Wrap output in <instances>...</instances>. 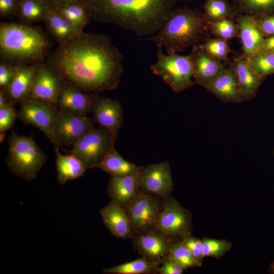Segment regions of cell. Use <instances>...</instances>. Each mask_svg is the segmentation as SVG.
<instances>
[{
    "instance_id": "obj_35",
    "label": "cell",
    "mask_w": 274,
    "mask_h": 274,
    "mask_svg": "<svg viewBox=\"0 0 274 274\" xmlns=\"http://www.w3.org/2000/svg\"><path fill=\"white\" fill-rule=\"evenodd\" d=\"M201 45L206 51L217 59L224 61L228 60L231 50L227 40L219 38L208 39Z\"/></svg>"
},
{
    "instance_id": "obj_21",
    "label": "cell",
    "mask_w": 274,
    "mask_h": 274,
    "mask_svg": "<svg viewBox=\"0 0 274 274\" xmlns=\"http://www.w3.org/2000/svg\"><path fill=\"white\" fill-rule=\"evenodd\" d=\"M100 214L105 225L114 235L121 238L130 235L131 221L120 204L112 201L100 210Z\"/></svg>"
},
{
    "instance_id": "obj_15",
    "label": "cell",
    "mask_w": 274,
    "mask_h": 274,
    "mask_svg": "<svg viewBox=\"0 0 274 274\" xmlns=\"http://www.w3.org/2000/svg\"><path fill=\"white\" fill-rule=\"evenodd\" d=\"M126 212L132 226L140 230L155 225L160 212L154 199L147 195L138 193L128 203Z\"/></svg>"
},
{
    "instance_id": "obj_2",
    "label": "cell",
    "mask_w": 274,
    "mask_h": 274,
    "mask_svg": "<svg viewBox=\"0 0 274 274\" xmlns=\"http://www.w3.org/2000/svg\"><path fill=\"white\" fill-rule=\"evenodd\" d=\"M90 19L116 25L140 37L156 33L177 0H85Z\"/></svg>"
},
{
    "instance_id": "obj_12",
    "label": "cell",
    "mask_w": 274,
    "mask_h": 274,
    "mask_svg": "<svg viewBox=\"0 0 274 274\" xmlns=\"http://www.w3.org/2000/svg\"><path fill=\"white\" fill-rule=\"evenodd\" d=\"M140 184L144 191L164 196L171 192L173 187L170 166L167 162H162L142 168Z\"/></svg>"
},
{
    "instance_id": "obj_14",
    "label": "cell",
    "mask_w": 274,
    "mask_h": 274,
    "mask_svg": "<svg viewBox=\"0 0 274 274\" xmlns=\"http://www.w3.org/2000/svg\"><path fill=\"white\" fill-rule=\"evenodd\" d=\"M63 81L60 76L45 63L41 64L36 73L30 97L56 105Z\"/></svg>"
},
{
    "instance_id": "obj_9",
    "label": "cell",
    "mask_w": 274,
    "mask_h": 274,
    "mask_svg": "<svg viewBox=\"0 0 274 274\" xmlns=\"http://www.w3.org/2000/svg\"><path fill=\"white\" fill-rule=\"evenodd\" d=\"M94 127L93 119L59 109L55 130L58 146H74Z\"/></svg>"
},
{
    "instance_id": "obj_40",
    "label": "cell",
    "mask_w": 274,
    "mask_h": 274,
    "mask_svg": "<svg viewBox=\"0 0 274 274\" xmlns=\"http://www.w3.org/2000/svg\"><path fill=\"white\" fill-rule=\"evenodd\" d=\"M15 71V65L0 61V88L7 87L14 75Z\"/></svg>"
},
{
    "instance_id": "obj_47",
    "label": "cell",
    "mask_w": 274,
    "mask_h": 274,
    "mask_svg": "<svg viewBox=\"0 0 274 274\" xmlns=\"http://www.w3.org/2000/svg\"><path fill=\"white\" fill-rule=\"evenodd\" d=\"M268 271L270 273L274 274V261L272 262L269 265V266L268 267Z\"/></svg>"
},
{
    "instance_id": "obj_27",
    "label": "cell",
    "mask_w": 274,
    "mask_h": 274,
    "mask_svg": "<svg viewBox=\"0 0 274 274\" xmlns=\"http://www.w3.org/2000/svg\"><path fill=\"white\" fill-rule=\"evenodd\" d=\"M137 245L142 253L153 259H159L169 252V245L163 235L150 232L140 236Z\"/></svg>"
},
{
    "instance_id": "obj_17",
    "label": "cell",
    "mask_w": 274,
    "mask_h": 274,
    "mask_svg": "<svg viewBox=\"0 0 274 274\" xmlns=\"http://www.w3.org/2000/svg\"><path fill=\"white\" fill-rule=\"evenodd\" d=\"M205 89L225 103L238 104L245 101L232 64Z\"/></svg>"
},
{
    "instance_id": "obj_36",
    "label": "cell",
    "mask_w": 274,
    "mask_h": 274,
    "mask_svg": "<svg viewBox=\"0 0 274 274\" xmlns=\"http://www.w3.org/2000/svg\"><path fill=\"white\" fill-rule=\"evenodd\" d=\"M202 257H219L231 248V244L224 239L206 238L202 240Z\"/></svg>"
},
{
    "instance_id": "obj_20",
    "label": "cell",
    "mask_w": 274,
    "mask_h": 274,
    "mask_svg": "<svg viewBox=\"0 0 274 274\" xmlns=\"http://www.w3.org/2000/svg\"><path fill=\"white\" fill-rule=\"evenodd\" d=\"M243 56L249 58L257 54L264 39L254 16L245 14L237 18Z\"/></svg>"
},
{
    "instance_id": "obj_10",
    "label": "cell",
    "mask_w": 274,
    "mask_h": 274,
    "mask_svg": "<svg viewBox=\"0 0 274 274\" xmlns=\"http://www.w3.org/2000/svg\"><path fill=\"white\" fill-rule=\"evenodd\" d=\"M92 113L100 127L116 140L123 121L122 107L120 102L96 94Z\"/></svg>"
},
{
    "instance_id": "obj_11",
    "label": "cell",
    "mask_w": 274,
    "mask_h": 274,
    "mask_svg": "<svg viewBox=\"0 0 274 274\" xmlns=\"http://www.w3.org/2000/svg\"><path fill=\"white\" fill-rule=\"evenodd\" d=\"M193 68V77L195 83L206 88L226 68L219 61L198 44L192 47L189 54Z\"/></svg>"
},
{
    "instance_id": "obj_33",
    "label": "cell",
    "mask_w": 274,
    "mask_h": 274,
    "mask_svg": "<svg viewBox=\"0 0 274 274\" xmlns=\"http://www.w3.org/2000/svg\"><path fill=\"white\" fill-rule=\"evenodd\" d=\"M239 7L246 14L254 17L274 14V0H238Z\"/></svg>"
},
{
    "instance_id": "obj_31",
    "label": "cell",
    "mask_w": 274,
    "mask_h": 274,
    "mask_svg": "<svg viewBox=\"0 0 274 274\" xmlns=\"http://www.w3.org/2000/svg\"><path fill=\"white\" fill-rule=\"evenodd\" d=\"M248 59L255 72L263 80L274 74V52L258 53Z\"/></svg>"
},
{
    "instance_id": "obj_30",
    "label": "cell",
    "mask_w": 274,
    "mask_h": 274,
    "mask_svg": "<svg viewBox=\"0 0 274 274\" xmlns=\"http://www.w3.org/2000/svg\"><path fill=\"white\" fill-rule=\"evenodd\" d=\"M169 257L185 269L199 266L200 260L195 258L183 243H173L169 245Z\"/></svg>"
},
{
    "instance_id": "obj_3",
    "label": "cell",
    "mask_w": 274,
    "mask_h": 274,
    "mask_svg": "<svg viewBox=\"0 0 274 274\" xmlns=\"http://www.w3.org/2000/svg\"><path fill=\"white\" fill-rule=\"evenodd\" d=\"M53 42L38 26L14 22L0 23L1 61L13 65L42 64Z\"/></svg>"
},
{
    "instance_id": "obj_46",
    "label": "cell",
    "mask_w": 274,
    "mask_h": 274,
    "mask_svg": "<svg viewBox=\"0 0 274 274\" xmlns=\"http://www.w3.org/2000/svg\"><path fill=\"white\" fill-rule=\"evenodd\" d=\"M6 136V132H0V143L2 144L5 140Z\"/></svg>"
},
{
    "instance_id": "obj_5",
    "label": "cell",
    "mask_w": 274,
    "mask_h": 274,
    "mask_svg": "<svg viewBox=\"0 0 274 274\" xmlns=\"http://www.w3.org/2000/svg\"><path fill=\"white\" fill-rule=\"evenodd\" d=\"M6 163L14 174L27 182L35 179L47 160L45 153L31 136L17 134L12 130L8 139Z\"/></svg>"
},
{
    "instance_id": "obj_34",
    "label": "cell",
    "mask_w": 274,
    "mask_h": 274,
    "mask_svg": "<svg viewBox=\"0 0 274 274\" xmlns=\"http://www.w3.org/2000/svg\"><path fill=\"white\" fill-rule=\"evenodd\" d=\"M211 32L217 38L228 41L232 39L238 33L237 24L229 18H225L215 22L208 21Z\"/></svg>"
},
{
    "instance_id": "obj_26",
    "label": "cell",
    "mask_w": 274,
    "mask_h": 274,
    "mask_svg": "<svg viewBox=\"0 0 274 274\" xmlns=\"http://www.w3.org/2000/svg\"><path fill=\"white\" fill-rule=\"evenodd\" d=\"M140 167L125 160L115 147L108 153L97 166L113 177H121L132 174Z\"/></svg>"
},
{
    "instance_id": "obj_23",
    "label": "cell",
    "mask_w": 274,
    "mask_h": 274,
    "mask_svg": "<svg viewBox=\"0 0 274 274\" xmlns=\"http://www.w3.org/2000/svg\"><path fill=\"white\" fill-rule=\"evenodd\" d=\"M58 145L54 148L56 157V166L57 172V182L64 185L69 181L74 180L84 175L88 169L86 166L75 155H62Z\"/></svg>"
},
{
    "instance_id": "obj_18",
    "label": "cell",
    "mask_w": 274,
    "mask_h": 274,
    "mask_svg": "<svg viewBox=\"0 0 274 274\" xmlns=\"http://www.w3.org/2000/svg\"><path fill=\"white\" fill-rule=\"evenodd\" d=\"M40 64L15 65L14 75L5 88L12 102L15 104L30 96L35 76Z\"/></svg>"
},
{
    "instance_id": "obj_39",
    "label": "cell",
    "mask_w": 274,
    "mask_h": 274,
    "mask_svg": "<svg viewBox=\"0 0 274 274\" xmlns=\"http://www.w3.org/2000/svg\"><path fill=\"white\" fill-rule=\"evenodd\" d=\"M18 0H0V17L13 19L16 17Z\"/></svg>"
},
{
    "instance_id": "obj_22",
    "label": "cell",
    "mask_w": 274,
    "mask_h": 274,
    "mask_svg": "<svg viewBox=\"0 0 274 274\" xmlns=\"http://www.w3.org/2000/svg\"><path fill=\"white\" fill-rule=\"evenodd\" d=\"M232 64L245 100H252L255 97L264 80L255 72L248 58L244 56L236 59Z\"/></svg>"
},
{
    "instance_id": "obj_43",
    "label": "cell",
    "mask_w": 274,
    "mask_h": 274,
    "mask_svg": "<svg viewBox=\"0 0 274 274\" xmlns=\"http://www.w3.org/2000/svg\"><path fill=\"white\" fill-rule=\"evenodd\" d=\"M49 7L53 9L58 7L82 2L85 0H43Z\"/></svg>"
},
{
    "instance_id": "obj_38",
    "label": "cell",
    "mask_w": 274,
    "mask_h": 274,
    "mask_svg": "<svg viewBox=\"0 0 274 274\" xmlns=\"http://www.w3.org/2000/svg\"><path fill=\"white\" fill-rule=\"evenodd\" d=\"M255 17L264 38L274 36V14Z\"/></svg>"
},
{
    "instance_id": "obj_28",
    "label": "cell",
    "mask_w": 274,
    "mask_h": 274,
    "mask_svg": "<svg viewBox=\"0 0 274 274\" xmlns=\"http://www.w3.org/2000/svg\"><path fill=\"white\" fill-rule=\"evenodd\" d=\"M54 9L71 23L78 33L83 32L84 28L91 19L86 1L61 6Z\"/></svg>"
},
{
    "instance_id": "obj_16",
    "label": "cell",
    "mask_w": 274,
    "mask_h": 274,
    "mask_svg": "<svg viewBox=\"0 0 274 274\" xmlns=\"http://www.w3.org/2000/svg\"><path fill=\"white\" fill-rule=\"evenodd\" d=\"M96 95L86 92L73 85L63 82L56 105L60 110L79 116H86L92 112Z\"/></svg>"
},
{
    "instance_id": "obj_44",
    "label": "cell",
    "mask_w": 274,
    "mask_h": 274,
    "mask_svg": "<svg viewBox=\"0 0 274 274\" xmlns=\"http://www.w3.org/2000/svg\"><path fill=\"white\" fill-rule=\"evenodd\" d=\"M274 52V36L264 38L258 53Z\"/></svg>"
},
{
    "instance_id": "obj_4",
    "label": "cell",
    "mask_w": 274,
    "mask_h": 274,
    "mask_svg": "<svg viewBox=\"0 0 274 274\" xmlns=\"http://www.w3.org/2000/svg\"><path fill=\"white\" fill-rule=\"evenodd\" d=\"M208 20L204 14L187 7L174 9L162 27L147 40L166 53H178L198 45L209 36Z\"/></svg>"
},
{
    "instance_id": "obj_8",
    "label": "cell",
    "mask_w": 274,
    "mask_h": 274,
    "mask_svg": "<svg viewBox=\"0 0 274 274\" xmlns=\"http://www.w3.org/2000/svg\"><path fill=\"white\" fill-rule=\"evenodd\" d=\"M115 141L105 129L94 128L73 146L70 153L78 158L88 169L97 167L114 147Z\"/></svg>"
},
{
    "instance_id": "obj_24",
    "label": "cell",
    "mask_w": 274,
    "mask_h": 274,
    "mask_svg": "<svg viewBox=\"0 0 274 274\" xmlns=\"http://www.w3.org/2000/svg\"><path fill=\"white\" fill-rule=\"evenodd\" d=\"M44 23L49 35L58 44L66 42L79 34L65 17L51 8Z\"/></svg>"
},
{
    "instance_id": "obj_13",
    "label": "cell",
    "mask_w": 274,
    "mask_h": 274,
    "mask_svg": "<svg viewBox=\"0 0 274 274\" xmlns=\"http://www.w3.org/2000/svg\"><path fill=\"white\" fill-rule=\"evenodd\" d=\"M189 224L186 211L176 201L171 199L164 202L155 226L164 235L177 236L186 233Z\"/></svg>"
},
{
    "instance_id": "obj_25",
    "label": "cell",
    "mask_w": 274,
    "mask_h": 274,
    "mask_svg": "<svg viewBox=\"0 0 274 274\" xmlns=\"http://www.w3.org/2000/svg\"><path fill=\"white\" fill-rule=\"evenodd\" d=\"M50 9L43 0H18L16 17L27 25L44 22Z\"/></svg>"
},
{
    "instance_id": "obj_1",
    "label": "cell",
    "mask_w": 274,
    "mask_h": 274,
    "mask_svg": "<svg viewBox=\"0 0 274 274\" xmlns=\"http://www.w3.org/2000/svg\"><path fill=\"white\" fill-rule=\"evenodd\" d=\"M45 63L63 82L93 94L116 89L124 72L120 51L107 36L95 33L82 32L58 44Z\"/></svg>"
},
{
    "instance_id": "obj_6",
    "label": "cell",
    "mask_w": 274,
    "mask_h": 274,
    "mask_svg": "<svg viewBox=\"0 0 274 274\" xmlns=\"http://www.w3.org/2000/svg\"><path fill=\"white\" fill-rule=\"evenodd\" d=\"M150 68L174 92L183 91L195 84L193 80V68L189 54H165L162 49L158 48L156 60Z\"/></svg>"
},
{
    "instance_id": "obj_7",
    "label": "cell",
    "mask_w": 274,
    "mask_h": 274,
    "mask_svg": "<svg viewBox=\"0 0 274 274\" xmlns=\"http://www.w3.org/2000/svg\"><path fill=\"white\" fill-rule=\"evenodd\" d=\"M20 103L18 117L25 124L37 127L51 143L57 146L55 130L59 113L57 105L30 96Z\"/></svg>"
},
{
    "instance_id": "obj_32",
    "label": "cell",
    "mask_w": 274,
    "mask_h": 274,
    "mask_svg": "<svg viewBox=\"0 0 274 274\" xmlns=\"http://www.w3.org/2000/svg\"><path fill=\"white\" fill-rule=\"evenodd\" d=\"M204 14L210 22L228 18L232 15L231 6L225 0H207Z\"/></svg>"
},
{
    "instance_id": "obj_37",
    "label": "cell",
    "mask_w": 274,
    "mask_h": 274,
    "mask_svg": "<svg viewBox=\"0 0 274 274\" xmlns=\"http://www.w3.org/2000/svg\"><path fill=\"white\" fill-rule=\"evenodd\" d=\"M18 117V111L15 109V104L0 108V132H7L14 125Z\"/></svg>"
},
{
    "instance_id": "obj_42",
    "label": "cell",
    "mask_w": 274,
    "mask_h": 274,
    "mask_svg": "<svg viewBox=\"0 0 274 274\" xmlns=\"http://www.w3.org/2000/svg\"><path fill=\"white\" fill-rule=\"evenodd\" d=\"M183 244L189 250L195 258L201 260L203 258L202 255V240L193 237H188L185 239Z\"/></svg>"
},
{
    "instance_id": "obj_19",
    "label": "cell",
    "mask_w": 274,
    "mask_h": 274,
    "mask_svg": "<svg viewBox=\"0 0 274 274\" xmlns=\"http://www.w3.org/2000/svg\"><path fill=\"white\" fill-rule=\"evenodd\" d=\"M141 168L128 175L111 176L108 193L113 201L120 205L128 204L138 194Z\"/></svg>"
},
{
    "instance_id": "obj_41",
    "label": "cell",
    "mask_w": 274,
    "mask_h": 274,
    "mask_svg": "<svg viewBox=\"0 0 274 274\" xmlns=\"http://www.w3.org/2000/svg\"><path fill=\"white\" fill-rule=\"evenodd\" d=\"M184 268L169 257L162 261V265L158 269L161 274H182Z\"/></svg>"
},
{
    "instance_id": "obj_48",
    "label": "cell",
    "mask_w": 274,
    "mask_h": 274,
    "mask_svg": "<svg viewBox=\"0 0 274 274\" xmlns=\"http://www.w3.org/2000/svg\"><path fill=\"white\" fill-rule=\"evenodd\" d=\"M273 155H274V149H273Z\"/></svg>"
},
{
    "instance_id": "obj_29",
    "label": "cell",
    "mask_w": 274,
    "mask_h": 274,
    "mask_svg": "<svg viewBox=\"0 0 274 274\" xmlns=\"http://www.w3.org/2000/svg\"><path fill=\"white\" fill-rule=\"evenodd\" d=\"M156 268L153 262L143 259H138L114 267L107 268L104 272L114 274L148 273L154 271Z\"/></svg>"
},
{
    "instance_id": "obj_45",
    "label": "cell",
    "mask_w": 274,
    "mask_h": 274,
    "mask_svg": "<svg viewBox=\"0 0 274 274\" xmlns=\"http://www.w3.org/2000/svg\"><path fill=\"white\" fill-rule=\"evenodd\" d=\"M11 102H12L9 98L6 89L5 88H0V108L4 107Z\"/></svg>"
}]
</instances>
